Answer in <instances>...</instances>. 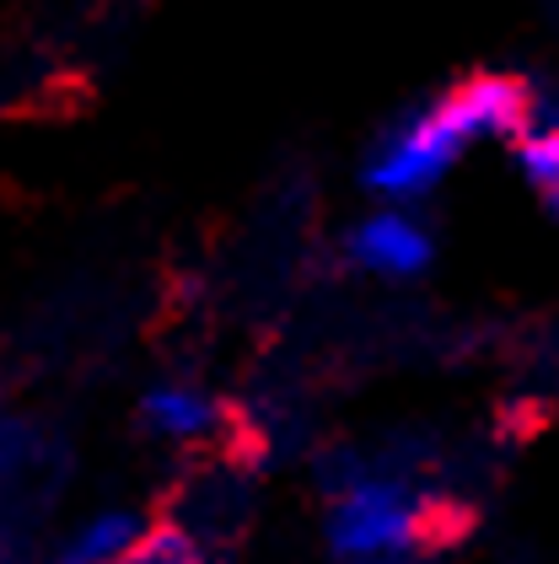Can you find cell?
<instances>
[{
  "mask_svg": "<svg viewBox=\"0 0 559 564\" xmlns=\"http://www.w3.org/2000/svg\"><path fill=\"white\" fill-rule=\"evenodd\" d=\"M458 500L415 495V478L366 474L355 489L334 495L329 554L340 564H415L420 549L458 532Z\"/></svg>",
  "mask_w": 559,
  "mask_h": 564,
  "instance_id": "1",
  "label": "cell"
},
{
  "mask_svg": "<svg viewBox=\"0 0 559 564\" xmlns=\"http://www.w3.org/2000/svg\"><path fill=\"white\" fill-rule=\"evenodd\" d=\"M473 140L463 134L458 113L447 108V97H436L426 108L404 113L398 124H387L383 140L372 145L366 183L387 199H420L441 177L452 173V162L469 151Z\"/></svg>",
  "mask_w": 559,
  "mask_h": 564,
  "instance_id": "2",
  "label": "cell"
},
{
  "mask_svg": "<svg viewBox=\"0 0 559 564\" xmlns=\"http://www.w3.org/2000/svg\"><path fill=\"white\" fill-rule=\"evenodd\" d=\"M248 474H243V457H226V463H211L183 484V500H178V517L205 549H221L232 538H243L248 527Z\"/></svg>",
  "mask_w": 559,
  "mask_h": 564,
  "instance_id": "3",
  "label": "cell"
},
{
  "mask_svg": "<svg viewBox=\"0 0 559 564\" xmlns=\"http://www.w3.org/2000/svg\"><path fill=\"white\" fill-rule=\"evenodd\" d=\"M430 253H436L430 248V231L415 216H404V210H383V216L361 220L350 231V259L361 263V269H372V274H383V280H415V274H426Z\"/></svg>",
  "mask_w": 559,
  "mask_h": 564,
  "instance_id": "4",
  "label": "cell"
},
{
  "mask_svg": "<svg viewBox=\"0 0 559 564\" xmlns=\"http://www.w3.org/2000/svg\"><path fill=\"white\" fill-rule=\"evenodd\" d=\"M140 431L157 435V441L194 446V441H215L226 431V414L211 392L189 388V382H162L140 398Z\"/></svg>",
  "mask_w": 559,
  "mask_h": 564,
  "instance_id": "5",
  "label": "cell"
},
{
  "mask_svg": "<svg viewBox=\"0 0 559 564\" xmlns=\"http://www.w3.org/2000/svg\"><path fill=\"white\" fill-rule=\"evenodd\" d=\"M119 564H211V549L183 527V521H157V527H140V538L129 543Z\"/></svg>",
  "mask_w": 559,
  "mask_h": 564,
  "instance_id": "6",
  "label": "cell"
},
{
  "mask_svg": "<svg viewBox=\"0 0 559 564\" xmlns=\"http://www.w3.org/2000/svg\"><path fill=\"white\" fill-rule=\"evenodd\" d=\"M135 538H140V521L129 517V511H103V517L86 521L65 549H76V554L92 564H119V554H125Z\"/></svg>",
  "mask_w": 559,
  "mask_h": 564,
  "instance_id": "7",
  "label": "cell"
},
{
  "mask_svg": "<svg viewBox=\"0 0 559 564\" xmlns=\"http://www.w3.org/2000/svg\"><path fill=\"white\" fill-rule=\"evenodd\" d=\"M522 173L538 188V199L559 216V124L555 130H533L522 140Z\"/></svg>",
  "mask_w": 559,
  "mask_h": 564,
  "instance_id": "8",
  "label": "cell"
}]
</instances>
